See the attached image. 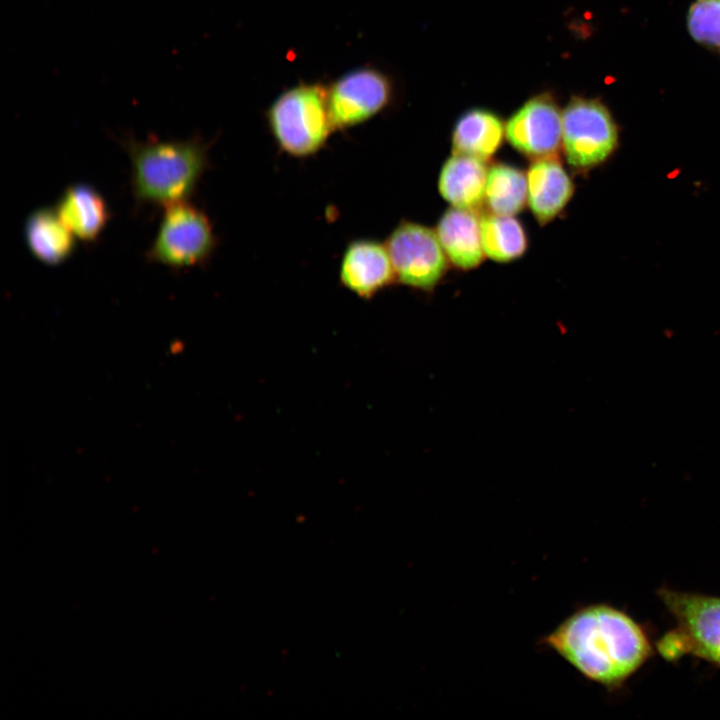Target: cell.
I'll list each match as a JSON object with an SVG mask.
<instances>
[{
  "label": "cell",
  "mask_w": 720,
  "mask_h": 720,
  "mask_svg": "<svg viewBox=\"0 0 720 720\" xmlns=\"http://www.w3.org/2000/svg\"><path fill=\"white\" fill-rule=\"evenodd\" d=\"M537 645L609 692L623 688L654 654L645 627L608 603L578 607Z\"/></svg>",
  "instance_id": "obj_1"
},
{
  "label": "cell",
  "mask_w": 720,
  "mask_h": 720,
  "mask_svg": "<svg viewBox=\"0 0 720 720\" xmlns=\"http://www.w3.org/2000/svg\"><path fill=\"white\" fill-rule=\"evenodd\" d=\"M131 162V190L139 205L167 206L189 200L209 166L207 143L186 140L145 141L132 136L122 142Z\"/></svg>",
  "instance_id": "obj_2"
},
{
  "label": "cell",
  "mask_w": 720,
  "mask_h": 720,
  "mask_svg": "<svg viewBox=\"0 0 720 720\" xmlns=\"http://www.w3.org/2000/svg\"><path fill=\"white\" fill-rule=\"evenodd\" d=\"M266 122L279 150L291 157L318 153L334 130L327 86L300 82L283 91L268 107Z\"/></svg>",
  "instance_id": "obj_3"
},
{
  "label": "cell",
  "mask_w": 720,
  "mask_h": 720,
  "mask_svg": "<svg viewBox=\"0 0 720 720\" xmlns=\"http://www.w3.org/2000/svg\"><path fill=\"white\" fill-rule=\"evenodd\" d=\"M657 595L675 626L656 643L666 660L702 659L720 669V597L662 587Z\"/></svg>",
  "instance_id": "obj_4"
},
{
  "label": "cell",
  "mask_w": 720,
  "mask_h": 720,
  "mask_svg": "<svg viewBox=\"0 0 720 720\" xmlns=\"http://www.w3.org/2000/svg\"><path fill=\"white\" fill-rule=\"evenodd\" d=\"M619 130L598 99L574 96L562 110V153L570 169L586 174L616 152Z\"/></svg>",
  "instance_id": "obj_5"
},
{
  "label": "cell",
  "mask_w": 720,
  "mask_h": 720,
  "mask_svg": "<svg viewBox=\"0 0 720 720\" xmlns=\"http://www.w3.org/2000/svg\"><path fill=\"white\" fill-rule=\"evenodd\" d=\"M217 241L207 214L188 200L181 201L164 207L146 257L174 270L196 267L209 261Z\"/></svg>",
  "instance_id": "obj_6"
},
{
  "label": "cell",
  "mask_w": 720,
  "mask_h": 720,
  "mask_svg": "<svg viewBox=\"0 0 720 720\" xmlns=\"http://www.w3.org/2000/svg\"><path fill=\"white\" fill-rule=\"evenodd\" d=\"M396 282L432 292L451 265L435 229L418 222L401 220L385 241Z\"/></svg>",
  "instance_id": "obj_7"
},
{
  "label": "cell",
  "mask_w": 720,
  "mask_h": 720,
  "mask_svg": "<svg viewBox=\"0 0 720 720\" xmlns=\"http://www.w3.org/2000/svg\"><path fill=\"white\" fill-rule=\"evenodd\" d=\"M393 86L383 71L363 66L352 69L327 86L328 107L334 130L362 124L391 102Z\"/></svg>",
  "instance_id": "obj_8"
},
{
  "label": "cell",
  "mask_w": 720,
  "mask_h": 720,
  "mask_svg": "<svg viewBox=\"0 0 720 720\" xmlns=\"http://www.w3.org/2000/svg\"><path fill=\"white\" fill-rule=\"evenodd\" d=\"M505 135L509 144L531 161L558 157L562 151V110L551 94L535 95L510 116Z\"/></svg>",
  "instance_id": "obj_9"
},
{
  "label": "cell",
  "mask_w": 720,
  "mask_h": 720,
  "mask_svg": "<svg viewBox=\"0 0 720 720\" xmlns=\"http://www.w3.org/2000/svg\"><path fill=\"white\" fill-rule=\"evenodd\" d=\"M339 281L364 299L374 297L396 282L385 242L368 238L350 241L340 261Z\"/></svg>",
  "instance_id": "obj_10"
},
{
  "label": "cell",
  "mask_w": 720,
  "mask_h": 720,
  "mask_svg": "<svg viewBox=\"0 0 720 720\" xmlns=\"http://www.w3.org/2000/svg\"><path fill=\"white\" fill-rule=\"evenodd\" d=\"M527 205L539 225L559 217L571 201L575 185L558 157L531 161L526 172Z\"/></svg>",
  "instance_id": "obj_11"
},
{
  "label": "cell",
  "mask_w": 720,
  "mask_h": 720,
  "mask_svg": "<svg viewBox=\"0 0 720 720\" xmlns=\"http://www.w3.org/2000/svg\"><path fill=\"white\" fill-rule=\"evenodd\" d=\"M481 214L451 207L439 218L436 234L450 264L469 271L482 264L485 256L481 241Z\"/></svg>",
  "instance_id": "obj_12"
},
{
  "label": "cell",
  "mask_w": 720,
  "mask_h": 720,
  "mask_svg": "<svg viewBox=\"0 0 720 720\" xmlns=\"http://www.w3.org/2000/svg\"><path fill=\"white\" fill-rule=\"evenodd\" d=\"M54 208L76 238L83 242L96 241L111 218L104 196L87 183L67 186Z\"/></svg>",
  "instance_id": "obj_13"
},
{
  "label": "cell",
  "mask_w": 720,
  "mask_h": 720,
  "mask_svg": "<svg viewBox=\"0 0 720 720\" xmlns=\"http://www.w3.org/2000/svg\"><path fill=\"white\" fill-rule=\"evenodd\" d=\"M489 166L474 157L452 153L443 163L438 190L451 207L479 212L484 207Z\"/></svg>",
  "instance_id": "obj_14"
},
{
  "label": "cell",
  "mask_w": 720,
  "mask_h": 720,
  "mask_svg": "<svg viewBox=\"0 0 720 720\" xmlns=\"http://www.w3.org/2000/svg\"><path fill=\"white\" fill-rule=\"evenodd\" d=\"M24 237L31 254L48 266L65 263L77 246L76 236L52 207L38 208L27 217Z\"/></svg>",
  "instance_id": "obj_15"
},
{
  "label": "cell",
  "mask_w": 720,
  "mask_h": 720,
  "mask_svg": "<svg viewBox=\"0 0 720 720\" xmlns=\"http://www.w3.org/2000/svg\"><path fill=\"white\" fill-rule=\"evenodd\" d=\"M505 122L487 109L465 111L456 121L451 134L452 153L488 162L503 144Z\"/></svg>",
  "instance_id": "obj_16"
},
{
  "label": "cell",
  "mask_w": 720,
  "mask_h": 720,
  "mask_svg": "<svg viewBox=\"0 0 720 720\" xmlns=\"http://www.w3.org/2000/svg\"><path fill=\"white\" fill-rule=\"evenodd\" d=\"M480 228L485 256L495 262L510 263L528 249L527 232L515 216L486 212L481 214Z\"/></svg>",
  "instance_id": "obj_17"
},
{
  "label": "cell",
  "mask_w": 720,
  "mask_h": 720,
  "mask_svg": "<svg viewBox=\"0 0 720 720\" xmlns=\"http://www.w3.org/2000/svg\"><path fill=\"white\" fill-rule=\"evenodd\" d=\"M527 176L520 168L503 162L489 166L484 207L486 212L516 216L527 205Z\"/></svg>",
  "instance_id": "obj_18"
},
{
  "label": "cell",
  "mask_w": 720,
  "mask_h": 720,
  "mask_svg": "<svg viewBox=\"0 0 720 720\" xmlns=\"http://www.w3.org/2000/svg\"><path fill=\"white\" fill-rule=\"evenodd\" d=\"M688 29L697 42L720 48V0H696L689 9Z\"/></svg>",
  "instance_id": "obj_19"
}]
</instances>
